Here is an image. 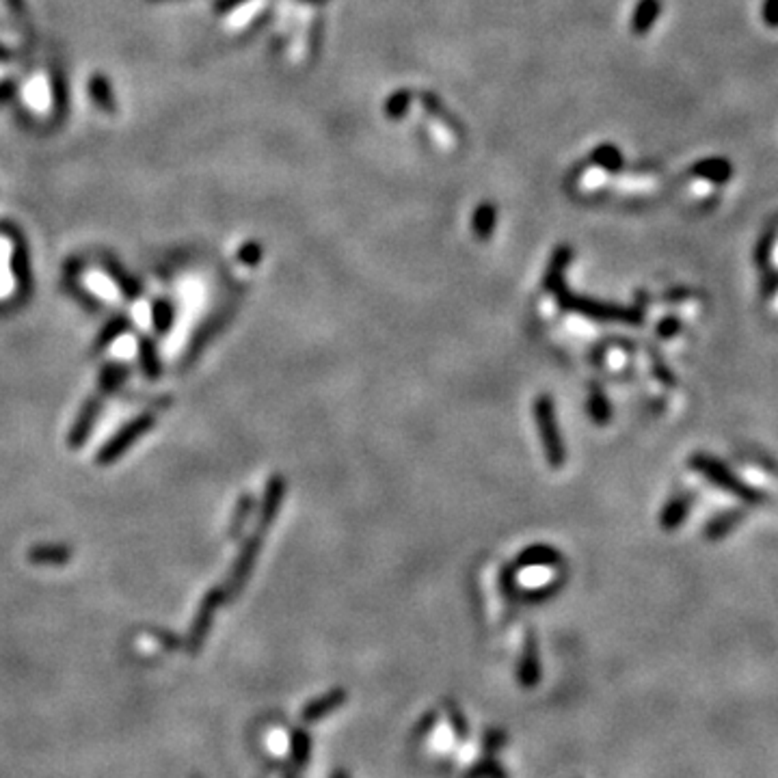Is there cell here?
<instances>
[{
  "label": "cell",
  "mask_w": 778,
  "mask_h": 778,
  "mask_svg": "<svg viewBox=\"0 0 778 778\" xmlns=\"http://www.w3.org/2000/svg\"><path fill=\"white\" fill-rule=\"evenodd\" d=\"M688 465L692 472L701 474L705 480H709L714 487H718L720 491L733 495L735 499L744 502L746 507H766L772 502V498L761 489H755L752 484L746 482L744 478H740L731 467H726L725 463L718 461L716 457L705 452H696L688 458Z\"/></svg>",
  "instance_id": "1"
},
{
  "label": "cell",
  "mask_w": 778,
  "mask_h": 778,
  "mask_svg": "<svg viewBox=\"0 0 778 778\" xmlns=\"http://www.w3.org/2000/svg\"><path fill=\"white\" fill-rule=\"evenodd\" d=\"M534 419H537L540 442H543L545 457H547L549 465H552L554 469L563 467L564 443H563V437H560L558 419H555V407L547 393H543V396H539L537 401H534Z\"/></svg>",
  "instance_id": "2"
},
{
  "label": "cell",
  "mask_w": 778,
  "mask_h": 778,
  "mask_svg": "<svg viewBox=\"0 0 778 778\" xmlns=\"http://www.w3.org/2000/svg\"><path fill=\"white\" fill-rule=\"evenodd\" d=\"M558 299H560V305L563 307H569V310L579 312V314H584V316L599 318V320H620V322H629V325H640V322L644 320L643 307H634V310H620V307H614V305H601V303L573 299V296H564V295H560Z\"/></svg>",
  "instance_id": "3"
},
{
  "label": "cell",
  "mask_w": 778,
  "mask_h": 778,
  "mask_svg": "<svg viewBox=\"0 0 778 778\" xmlns=\"http://www.w3.org/2000/svg\"><path fill=\"white\" fill-rule=\"evenodd\" d=\"M744 519H746V510L742 508L722 510V513H718L714 519H709V522L705 523L703 539L709 540V543H718V540L729 537V534L733 532Z\"/></svg>",
  "instance_id": "4"
},
{
  "label": "cell",
  "mask_w": 778,
  "mask_h": 778,
  "mask_svg": "<svg viewBox=\"0 0 778 778\" xmlns=\"http://www.w3.org/2000/svg\"><path fill=\"white\" fill-rule=\"evenodd\" d=\"M692 508V498L690 495H675L666 502V507L661 508L660 515V525L666 532H673V530L681 528L688 519Z\"/></svg>",
  "instance_id": "5"
},
{
  "label": "cell",
  "mask_w": 778,
  "mask_h": 778,
  "mask_svg": "<svg viewBox=\"0 0 778 778\" xmlns=\"http://www.w3.org/2000/svg\"><path fill=\"white\" fill-rule=\"evenodd\" d=\"M692 174L711 182V184H726L733 178V165L726 158H707L692 166Z\"/></svg>",
  "instance_id": "6"
},
{
  "label": "cell",
  "mask_w": 778,
  "mask_h": 778,
  "mask_svg": "<svg viewBox=\"0 0 778 778\" xmlns=\"http://www.w3.org/2000/svg\"><path fill=\"white\" fill-rule=\"evenodd\" d=\"M558 563V552L549 547V545H532L525 552L519 554L517 567H545V564Z\"/></svg>",
  "instance_id": "7"
},
{
  "label": "cell",
  "mask_w": 778,
  "mask_h": 778,
  "mask_svg": "<svg viewBox=\"0 0 778 778\" xmlns=\"http://www.w3.org/2000/svg\"><path fill=\"white\" fill-rule=\"evenodd\" d=\"M588 411L590 417L595 419L597 424H608L610 422V402L608 398L604 396V392H601L599 387L590 389V398H588Z\"/></svg>",
  "instance_id": "8"
},
{
  "label": "cell",
  "mask_w": 778,
  "mask_h": 778,
  "mask_svg": "<svg viewBox=\"0 0 778 778\" xmlns=\"http://www.w3.org/2000/svg\"><path fill=\"white\" fill-rule=\"evenodd\" d=\"M744 457L749 458V461L755 463L759 469H764L767 476H772L774 480H778V461H776L774 457H770V454L764 452V450L757 448V446L746 448L744 450Z\"/></svg>",
  "instance_id": "9"
},
{
  "label": "cell",
  "mask_w": 778,
  "mask_h": 778,
  "mask_svg": "<svg viewBox=\"0 0 778 778\" xmlns=\"http://www.w3.org/2000/svg\"><path fill=\"white\" fill-rule=\"evenodd\" d=\"M774 245H776V231L774 230H767L766 234L759 239V242H757V247H755V264L759 266L761 271L770 266L772 254H774Z\"/></svg>",
  "instance_id": "10"
},
{
  "label": "cell",
  "mask_w": 778,
  "mask_h": 778,
  "mask_svg": "<svg viewBox=\"0 0 778 778\" xmlns=\"http://www.w3.org/2000/svg\"><path fill=\"white\" fill-rule=\"evenodd\" d=\"M649 355H651V368H653V375H655V378H658V381L661 383V385H666V387H677V375H675L673 370H670L669 366H666V361L661 360L660 353L649 351Z\"/></svg>",
  "instance_id": "11"
},
{
  "label": "cell",
  "mask_w": 778,
  "mask_h": 778,
  "mask_svg": "<svg viewBox=\"0 0 778 778\" xmlns=\"http://www.w3.org/2000/svg\"><path fill=\"white\" fill-rule=\"evenodd\" d=\"M660 13V0H644L638 9V18H636V28L644 30L651 27L655 18Z\"/></svg>",
  "instance_id": "12"
},
{
  "label": "cell",
  "mask_w": 778,
  "mask_h": 778,
  "mask_svg": "<svg viewBox=\"0 0 778 778\" xmlns=\"http://www.w3.org/2000/svg\"><path fill=\"white\" fill-rule=\"evenodd\" d=\"M522 673L528 684L530 681H534V677H539V660H537V644H534V638H528V643H525V664Z\"/></svg>",
  "instance_id": "13"
},
{
  "label": "cell",
  "mask_w": 778,
  "mask_h": 778,
  "mask_svg": "<svg viewBox=\"0 0 778 778\" xmlns=\"http://www.w3.org/2000/svg\"><path fill=\"white\" fill-rule=\"evenodd\" d=\"M681 331V320L675 316L664 318V320L658 322V329H655V336L661 337V340H673L675 336H679Z\"/></svg>",
  "instance_id": "14"
},
{
  "label": "cell",
  "mask_w": 778,
  "mask_h": 778,
  "mask_svg": "<svg viewBox=\"0 0 778 778\" xmlns=\"http://www.w3.org/2000/svg\"><path fill=\"white\" fill-rule=\"evenodd\" d=\"M761 295L766 299H772V296L778 295V271H772L770 266L764 269V277H761Z\"/></svg>",
  "instance_id": "15"
},
{
  "label": "cell",
  "mask_w": 778,
  "mask_h": 778,
  "mask_svg": "<svg viewBox=\"0 0 778 778\" xmlns=\"http://www.w3.org/2000/svg\"><path fill=\"white\" fill-rule=\"evenodd\" d=\"M761 15H764V22L767 27L778 28V0H764Z\"/></svg>",
  "instance_id": "16"
}]
</instances>
